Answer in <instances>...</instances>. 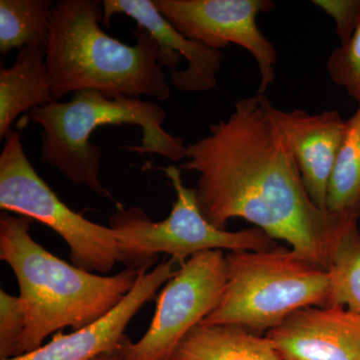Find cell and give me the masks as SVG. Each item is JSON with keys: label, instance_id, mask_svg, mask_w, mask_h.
<instances>
[{"label": "cell", "instance_id": "6", "mask_svg": "<svg viewBox=\"0 0 360 360\" xmlns=\"http://www.w3.org/2000/svg\"><path fill=\"white\" fill-rule=\"evenodd\" d=\"M165 172L176 191V201L167 219L153 221L141 208L120 205L110 217V227L117 231L122 264L127 269H149L160 253L182 264L203 251L277 248L276 241L257 227L239 231L215 227L201 212L194 188L184 186L179 168L169 165Z\"/></svg>", "mask_w": 360, "mask_h": 360}, {"label": "cell", "instance_id": "4", "mask_svg": "<svg viewBox=\"0 0 360 360\" xmlns=\"http://www.w3.org/2000/svg\"><path fill=\"white\" fill-rule=\"evenodd\" d=\"M30 116L42 129V162L101 198L112 195L99 179L101 146L89 142L97 127L136 125L141 129V144L131 150L155 153L176 162L186 158L184 141L162 129L165 111L153 101L124 96L108 98L97 90L84 89L73 94L68 103L53 101L34 108Z\"/></svg>", "mask_w": 360, "mask_h": 360}, {"label": "cell", "instance_id": "11", "mask_svg": "<svg viewBox=\"0 0 360 360\" xmlns=\"http://www.w3.org/2000/svg\"><path fill=\"white\" fill-rule=\"evenodd\" d=\"M174 265L172 258L160 262L150 271L141 269L134 288L108 314L68 335L56 333L39 349L7 360H94L112 354L137 312L175 276Z\"/></svg>", "mask_w": 360, "mask_h": 360}, {"label": "cell", "instance_id": "21", "mask_svg": "<svg viewBox=\"0 0 360 360\" xmlns=\"http://www.w3.org/2000/svg\"><path fill=\"white\" fill-rule=\"evenodd\" d=\"M335 20L340 45L347 44L360 23V0H312Z\"/></svg>", "mask_w": 360, "mask_h": 360}, {"label": "cell", "instance_id": "10", "mask_svg": "<svg viewBox=\"0 0 360 360\" xmlns=\"http://www.w3.org/2000/svg\"><path fill=\"white\" fill-rule=\"evenodd\" d=\"M103 25L110 26L115 14L135 20L160 45V63L169 70L175 89L187 94L214 89L224 54L202 42L188 39L158 11L153 0H104Z\"/></svg>", "mask_w": 360, "mask_h": 360}, {"label": "cell", "instance_id": "3", "mask_svg": "<svg viewBox=\"0 0 360 360\" xmlns=\"http://www.w3.org/2000/svg\"><path fill=\"white\" fill-rule=\"evenodd\" d=\"M32 221L0 214V259L15 274L25 314L18 356L39 349L52 333L77 330L108 314L129 295L141 272L127 269L103 276L68 264L33 240Z\"/></svg>", "mask_w": 360, "mask_h": 360}, {"label": "cell", "instance_id": "20", "mask_svg": "<svg viewBox=\"0 0 360 360\" xmlns=\"http://www.w3.org/2000/svg\"><path fill=\"white\" fill-rule=\"evenodd\" d=\"M25 329V314L20 296L0 290V360L18 356Z\"/></svg>", "mask_w": 360, "mask_h": 360}, {"label": "cell", "instance_id": "16", "mask_svg": "<svg viewBox=\"0 0 360 360\" xmlns=\"http://www.w3.org/2000/svg\"><path fill=\"white\" fill-rule=\"evenodd\" d=\"M328 307H342L360 317V231L357 220L343 219L329 255Z\"/></svg>", "mask_w": 360, "mask_h": 360}, {"label": "cell", "instance_id": "1", "mask_svg": "<svg viewBox=\"0 0 360 360\" xmlns=\"http://www.w3.org/2000/svg\"><path fill=\"white\" fill-rule=\"evenodd\" d=\"M271 106L264 94L239 99L227 120L186 146L181 167L198 174L196 200L215 227L245 219L328 269L336 231L347 217L314 205Z\"/></svg>", "mask_w": 360, "mask_h": 360}, {"label": "cell", "instance_id": "22", "mask_svg": "<svg viewBox=\"0 0 360 360\" xmlns=\"http://www.w3.org/2000/svg\"><path fill=\"white\" fill-rule=\"evenodd\" d=\"M94 360H120L118 359H116V357L112 356V355H101V356L97 357V359Z\"/></svg>", "mask_w": 360, "mask_h": 360}, {"label": "cell", "instance_id": "8", "mask_svg": "<svg viewBox=\"0 0 360 360\" xmlns=\"http://www.w3.org/2000/svg\"><path fill=\"white\" fill-rule=\"evenodd\" d=\"M226 281L224 251L193 255L165 284L146 335L136 342L125 335L108 355L120 360H172L180 341L217 307Z\"/></svg>", "mask_w": 360, "mask_h": 360}, {"label": "cell", "instance_id": "17", "mask_svg": "<svg viewBox=\"0 0 360 360\" xmlns=\"http://www.w3.org/2000/svg\"><path fill=\"white\" fill-rule=\"evenodd\" d=\"M51 0L0 1V52L7 56L26 46L46 51L51 39Z\"/></svg>", "mask_w": 360, "mask_h": 360}, {"label": "cell", "instance_id": "5", "mask_svg": "<svg viewBox=\"0 0 360 360\" xmlns=\"http://www.w3.org/2000/svg\"><path fill=\"white\" fill-rule=\"evenodd\" d=\"M227 281L202 324H236L262 335L296 310L328 307V270L290 248L226 253Z\"/></svg>", "mask_w": 360, "mask_h": 360}, {"label": "cell", "instance_id": "12", "mask_svg": "<svg viewBox=\"0 0 360 360\" xmlns=\"http://www.w3.org/2000/svg\"><path fill=\"white\" fill-rule=\"evenodd\" d=\"M265 336L283 360H360V317L345 307H303Z\"/></svg>", "mask_w": 360, "mask_h": 360}, {"label": "cell", "instance_id": "7", "mask_svg": "<svg viewBox=\"0 0 360 360\" xmlns=\"http://www.w3.org/2000/svg\"><path fill=\"white\" fill-rule=\"evenodd\" d=\"M0 155V208L41 222L65 239L71 264L108 274L122 262L117 231L73 212L47 186L25 155L21 137L11 131Z\"/></svg>", "mask_w": 360, "mask_h": 360}, {"label": "cell", "instance_id": "14", "mask_svg": "<svg viewBox=\"0 0 360 360\" xmlns=\"http://www.w3.org/2000/svg\"><path fill=\"white\" fill-rule=\"evenodd\" d=\"M51 101L45 51L32 46L20 49L13 65L0 70V139L13 131L11 125L20 113Z\"/></svg>", "mask_w": 360, "mask_h": 360}, {"label": "cell", "instance_id": "15", "mask_svg": "<svg viewBox=\"0 0 360 360\" xmlns=\"http://www.w3.org/2000/svg\"><path fill=\"white\" fill-rule=\"evenodd\" d=\"M172 360H283L271 341L236 324L200 323L187 333Z\"/></svg>", "mask_w": 360, "mask_h": 360}, {"label": "cell", "instance_id": "18", "mask_svg": "<svg viewBox=\"0 0 360 360\" xmlns=\"http://www.w3.org/2000/svg\"><path fill=\"white\" fill-rule=\"evenodd\" d=\"M326 210L359 219L360 215V104L347 122V132L329 180Z\"/></svg>", "mask_w": 360, "mask_h": 360}, {"label": "cell", "instance_id": "13", "mask_svg": "<svg viewBox=\"0 0 360 360\" xmlns=\"http://www.w3.org/2000/svg\"><path fill=\"white\" fill-rule=\"evenodd\" d=\"M271 113L288 139L310 198L326 210L329 180L347 132V122L336 110L310 115L307 111H284L272 104Z\"/></svg>", "mask_w": 360, "mask_h": 360}, {"label": "cell", "instance_id": "19", "mask_svg": "<svg viewBox=\"0 0 360 360\" xmlns=\"http://www.w3.org/2000/svg\"><path fill=\"white\" fill-rule=\"evenodd\" d=\"M326 68L333 82L360 104V23L352 39L331 52Z\"/></svg>", "mask_w": 360, "mask_h": 360}, {"label": "cell", "instance_id": "2", "mask_svg": "<svg viewBox=\"0 0 360 360\" xmlns=\"http://www.w3.org/2000/svg\"><path fill=\"white\" fill-rule=\"evenodd\" d=\"M103 2L59 0L51 15L45 65L52 101L94 89L108 98L149 96L167 101L172 94L160 63V45L143 28L129 45L103 32Z\"/></svg>", "mask_w": 360, "mask_h": 360}, {"label": "cell", "instance_id": "9", "mask_svg": "<svg viewBox=\"0 0 360 360\" xmlns=\"http://www.w3.org/2000/svg\"><path fill=\"white\" fill-rule=\"evenodd\" d=\"M158 11L182 34L220 51L229 44L246 49L257 61L264 94L276 78L277 52L257 25L258 14L276 7L271 0H153Z\"/></svg>", "mask_w": 360, "mask_h": 360}]
</instances>
